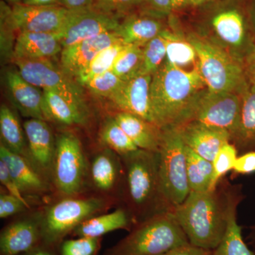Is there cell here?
I'll return each mask as SVG.
<instances>
[{"instance_id": "49", "label": "cell", "mask_w": 255, "mask_h": 255, "mask_svg": "<svg viewBox=\"0 0 255 255\" xmlns=\"http://www.w3.org/2000/svg\"><path fill=\"white\" fill-rule=\"evenodd\" d=\"M22 255H55L50 250H48V247H36L34 249L28 252L27 253H25Z\"/></svg>"}, {"instance_id": "1", "label": "cell", "mask_w": 255, "mask_h": 255, "mask_svg": "<svg viewBox=\"0 0 255 255\" xmlns=\"http://www.w3.org/2000/svg\"><path fill=\"white\" fill-rule=\"evenodd\" d=\"M206 89L197 65L187 70L164 61L151 80V108L155 125L162 129L187 123L196 99Z\"/></svg>"}, {"instance_id": "27", "label": "cell", "mask_w": 255, "mask_h": 255, "mask_svg": "<svg viewBox=\"0 0 255 255\" xmlns=\"http://www.w3.org/2000/svg\"><path fill=\"white\" fill-rule=\"evenodd\" d=\"M114 151L105 150L97 154L91 164L92 182L100 191H112L117 187L122 174V165Z\"/></svg>"}, {"instance_id": "30", "label": "cell", "mask_w": 255, "mask_h": 255, "mask_svg": "<svg viewBox=\"0 0 255 255\" xmlns=\"http://www.w3.org/2000/svg\"><path fill=\"white\" fill-rule=\"evenodd\" d=\"M188 181L191 191H209L212 181V162L196 154L186 145Z\"/></svg>"}, {"instance_id": "24", "label": "cell", "mask_w": 255, "mask_h": 255, "mask_svg": "<svg viewBox=\"0 0 255 255\" xmlns=\"http://www.w3.org/2000/svg\"><path fill=\"white\" fill-rule=\"evenodd\" d=\"M133 219L127 210L118 209L110 214L93 216L82 222L73 231L78 237L101 238L104 235L120 229H128Z\"/></svg>"}, {"instance_id": "36", "label": "cell", "mask_w": 255, "mask_h": 255, "mask_svg": "<svg viewBox=\"0 0 255 255\" xmlns=\"http://www.w3.org/2000/svg\"><path fill=\"white\" fill-rule=\"evenodd\" d=\"M238 157L237 147L234 144L228 142L221 147L212 162L214 174L209 190H215L221 178L233 170Z\"/></svg>"}, {"instance_id": "20", "label": "cell", "mask_w": 255, "mask_h": 255, "mask_svg": "<svg viewBox=\"0 0 255 255\" xmlns=\"http://www.w3.org/2000/svg\"><path fill=\"white\" fill-rule=\"evenodd\" d=\"M63 48L54 33L19 32L15 41L13 61L16 60L50 59L60 54Z\"/></svg>"}, {"instance_id": "51", "label": "cell", "mask_w": 255, "mask_h": 255, "mask_svg": "<svg viewBox=\"0 0 255 255\" xmlns=\"http://www.w3.org/2000/svg\"><path fill=\"white\" fill-rule=\"evenodd\" d=\"M250 16H251V21L253 23V27L255 30V0H253L252 3V7L251 9V13H250Z\"/></svg>"}, {"instance_id": "4", "label": "cell", "mask_w": 255, "mask_h": 255, "mask_svg": "<svg viewBox=\"0 0 255 255\" xmlns=\"http://www.w3.org/2000/svg\"><path fill=\"white\" fill-rule=\"evenodd\" d=\"M189 243L172 211H166L135 223L129 234L104 255H162Z\"/></svg>"}, {"instance_id": "54", "label": "cell", "mask_w": 255, "mask_h": 255, "mask_svg": "<svg viewBox=\"0 0 255 255\" xmlns=\"http://www.w3.org/2000/svg\"><path fill=\"white\" fill-rule=\"evenodd\" d=\"M254 238H255V233H254Z\"/></svg>"}, {"instance_id": "14", "label": "cell", "mask_w": 255, "mask_h": 255, "mask_svg": "<svg viewBox=\"0 0 255 255\" xmlns=\"http://www.w3.org/2000/svg\"><path fill=\"white\" fill-rule=\"evenodd\" d=\"M119 41H122V39L117 32L114 31L67 47L60 53V67L67 75L76 80L102 50Z\"/></svg>"}, {"instance_id": "19", "label": "cell", "mask_w": 255, "mask_h": 255, "mask_svg": "<svg viewBox=\"0 0 255 255\" xmlns=\"http://www.w3.org/2000/svg\"><path fill=\"white\" fill-rule=\"evenodd\" d=\"M177 128L184 144L211 162L221 147L231 140L229 132L196 122H189Z\"/></svg>"}, {"instance_id": "28", "label": "cell", "mask_w": 255, "mask_h": 255, "mask_svg": "<svg viewBox=\"0 0 255 255\" xmlns=\"http://www.w3.org/2000/svg\"><path fill=\"white\" fill-rule=\"evenodd\" d=\"M0 132L1 142L8 149L30 160L23 127L14 111L6 105L0 108Z\"/></svg>"}, {"instance_id": "48", "label": "cell", "mask_w": 255, "mask_h": 255, "mask_svg": "<svg viewBox=\"0 0 255 255\" xmlns=\"http://www.w3.org/2000/svg\"><path fill=\"white\" fill-rule=\"evenodd\" d=\"M22 1V4L28 6H51L60 3V0H23Z\"/></svg>"}, {"instance_id": "25", "label": "cell", "mask_w": 255, "mask_h": 255, "mask_svg": "<svg viewBox=\"0 0 255 255\" xmlns=\"http://www.w3.org/2000/svg\"><path fill=\"white\" fill-rule=\"evenodd\" d=\"M241 197L233 189L228 207V223L222 241L211 255H255L242 236V228L237 222V206Z\"/></svg>"}, {"instance_id": "33", "label": "cell", "mask_w": 255, "mask_h": 255, "mask_svg": "<svg viewBox=\"0 0 255 255\" xmlns=\"http://www.w3.org/2000/svg\"><path fill=\"white\" fill-rule=\"evenodd\" d=\"M126 46L127 45L123 42L119 41L102 50L80 74L76 81L81 85L94 77L112 70L116 60Z\"/></svg>"}, {"instance_id": "13", "label": "cell", "mask_w": 255, "mask_h": 255, "mask_svg": "<svg viewBox=\"0 0 255 255\" xmlns=\"http://www.w3.org/2000/svg\"><path fill=\"white\" fill-rule=\"evenodd\" d=\"M152 75H140L124 82L109 100L122 112L133 114L154 124L150 102Z\"/></svg>"}, {"instance_id": "22", "label": "cell", "mask_w": 255, "mask_h": 255, "mask_svg": "<svg viewBox=\"0 0 255 255\" xmlns=\"http://www.w3.org/2000/svg\"><path fill=\"white\" fill-rule=\"evenodd\" d=\"M140 150L158 152L162 129L133 114L122 112L114 117Z\"/></svg>"}, {"instance_id": "38", "label": "cell", "mask_w": 255, "mask_h": 255, "mask_svg": "<svg viewBox=\"0 0 255 255\" xmlns=\"http://www.w3.org/2000/svg\"><path fill=\"white\" fill-rule=\"evenodd\" d=\"M16 31L12 19L11 9L8 8L2 2L1 3V53L4 58H11L13 54L15 41L14 33Z\"/></svg>"}, {"instance_id": "16", "label": "cell", "mask_w": 255, "mask_h": 255, "mask_svg": "<svg viewBox=\"0 0 255 255\" xmlns=\"http://www.w3.org/2000/svg\"><path fill=\"white\" fill-rule=\"evenodd\" d=\"M211 26L224 43L236 49L246 50L247 55L255 46V43L250 38L246 15L239 8L220 10L211 18Z\"/></svg>"}, {"instance_id": "40", "label": "cell", "mask_w": 255, "mask_h": 255, "mask_svg": "<svg viewBox=\"0 0 255 255\" xmlns=\"http://www.w3.org/2000/svg\"><path fill=\"white\" fill-rule=\"evenodd\" d=\"M145 0H95L92 8L115 16L117 13L123 12L144 3Z\"/></svg>"}, {"instance_id": "23", "label": "cell", "mask_w": 255, "mask_h": 255, "mask_svg": "<svg viewBox=\"0 0 255 255\" xmlns=\"http://www.w3.org/2000/svg\"><path fill=\"white\" fill-rule=\"evenodd\" d=\"M43 110L46 121L62 125L72 127L86 122V109L55 92L43 90Z\"/></svg>"}, {"instance_id": "31", "label": "cell", "mask_w": 255, "mask_h": 255, "mask_svg": "<svg viewBox=\"0 0 255 255\" xmlns=\"http://www.w3.org/2000/svg\"><path fill=\"white\" fill-rule=\"evenodd\" d=\"M233 139L242 145L255 143V85L242 95L239 127Z\"/></svg>"}, {"instance_id": "21", "label": "cell", "mask_w": 255, "mask_h": 255, "mask_svg": "<svg viewBox=\"0 0 255 255\" xmlns=\"http://www.w3.org/2000/svg\"><path fill=\"white\" fill-rule=\"evenodd\" d=\"M0 159L7 166L23 194H39L48 189L46 182L31 160L10 150L2 142L0 145Z\"/></svg>"}, {"instance_id": "50", "label": "cell", "mask_w": 255, "mask_h": 255, "mask_svg": "<svg viewBox=\"0 0 255 255\" xmlns=\"http://www.w3.org/2000/svg\"><path fill=\"white\" fill-rule=\"evenodd\" d=\"M188 5V0H172V11H179Z\"/></svg>"}, {"instance_id": "52", "label": "cell", "mask_w": 255, "mask_h": 255, "mask_svg": "<svg viewBox=\"0 0 255 255\" xmlns=\"http://www.w3.org/2000/svg\"><path fill=\"white\" fill-rule=\"evenodd\" d=\"M209 0H188V5L193 6H200Z\"/></svg>"}, {"instance_id": "5", "label": "cell", "mask_w": 255, "mask_h": 255, "mask_svg": "<svg viewBox=\"0 0 255 255\" xmlns=\"http://www.w3.org/2000/svg\"><path fill=\"white\" fill-rule=\"evenodd\" d=\"M188 40L195 48L198 68L208 91L243 95L250 86L243 62L201 37L194 35Z\"/></svg>"}, {"instance_id": "11", "label": "cell", "mask_w": 255, "mask_h": 255, "mask_svg": "<svg viewBox=\"0 0 255 255\" xmlns=\"http://www.w3.org/2000/svg\"><path fill=\"white\" fill-rule=\"evenodd\" d=\"M72 10L62 5L28 6L16 4L11 9V19L16 31L40 32L58 35L68 22Z\"/></svg>"}, {"instance_id": "3", "label": "cell", "mask_w": 255, "mask_h": 255, "mask_svg": "<svg viewBox=\"0 0 255 255\" xmlns=\"http://www.w3.org/2000/svg\"><path fill=\"white\" fill-rule=\"evenodd\" d=\"M126 174V197L133 220L171 211L164 202L159 179V153L137 150L123 156Z\"/></svg>"}, {"instance_id": "17", "label": "cell", "mask_w": 255, "mask_h": 255, "mask_svg": "<svg viewBox=\"0 0 255 255\" xmlns=\"http://www.w3.org/2000/svg\"><path fill=\"white\" fill-rule=\"evenodd\" d=\"M5 82L10 100L23 117L46 121L43 110V90L26 81L16 68L6 72Z\"/></svg>"}, {"instance_id": "43", "label": "cell", "mask_w": 255, "mask_h": 255, "mask_svg": "<svg viewBox=\"0 0 255 255\" xmlns=\"http://www.w3.org/2000/svg\"><path fill=\"white\" fill-rule=\"evenodd\" d=\"M236 174H247L255 172V151L238 157L233 168Z\"/></svg>"}, {"instance_id": "35", "label": "cell", "mask_w": 255, "mask_h": 255, "mask_svg": "<svg viewBox=\"0 0 255 255\" xmlns=\"http://www.w3.org/2000/svg\"><path fill=\"white\" fill-rule=\"evenodd\" d=\"M166 60V47L161 33L142 46V63L140 75H153Z\"/></svg>"}, {"instance_id": "6", "label": "cell", "mask_w": 255, "mask_h": 255, "mask_svg": "<svg viewBox=\"0 0 255 255\" xmlns=\"http://www.w3.org/2000/svg\"><path fill=\"white\" fill-rule=\"evenodd\" d=\"M158 153L161 194L172 211L184 202L191 191L187 177L186 145L177 128L162 129Z\"/></svg>"}, {"instance_id": "8", "label": "cell", "mask_w": 255, "mask_h": 255, "mask_svg": "<svg viewBox=\"0 0 255 255\" xmlns=\"http://www.w3.org/2000/svg\"><path fill=\"white\" fill-rule=\"evenodd\" d=\"M85 173L86 160L78 137L70 132L60 134L51 167L55 188L64 196H77L83 187Z\"/></svg>"}, {"instance_id": "34", "label": "cell", "mask_w": 255, "mask_h": 255, "mask_svg": "<svg viewBox=\"0 0 255 255\" xmlns=\"http://www.w3.org/2000/svg\"><path fill=\"white\" fill-rule=\"evenodd\" d=\"M142 63V46L127 45L119 55L112 71L124 81L139 75Z\"/></svg>"}, {"instance_id": "41", "label": "cell", "mask_w": 255, "mask_h": 255, "mask_svg": "<svg viewBox=\"0 0 255 255\" xmlns=\"http://www.w3.org/2000/svg\"><path fill=\"white\" fill-rule=\"evenodd\" d=\"M29 207L27 202L10 194L0 195V218L6 219L18 213L22 212Z\"/></svg>"}, {"instance_id": "18", "label": "cell", "mask_w": 255, "mask_h": 255, "mask_svg": "<svg viewBox=\"0 0 255 255\" xmlns=\"http://www.w3.org/2000/svg\"><path fill=\"white\" fill-rule=\"evenodd\" d=\"M29 159L37 168L51 172L55 142L46 121L28 119L23 124Z\"/></svg>"}, {"instance_id": "39", "label": "cell", "mask_w": 255, "mask_h": 255, "mask_svg": "<svg viewBox=\"0 0 255 255\" xmlns=\"http://www.w3.org/2000/svg\"><path fill=\"white\" fill-rule=\"evenodd\" d=\"M101 238L78 237L63 241L61 255H95L100 248Z\"/></svg>"}, {"instance_id": "37", "label": "cell", "mask_w": 255, "mask_h": 255, "mask_svg": "<svg viewBox=\"0 0 255 255\" xmlns=\"http://www.w3.org/2000/svg\"><path fill=\"white\" fill-rule=\"evenodd\" d=\"M125 82L110 70L87 80L82 84L81 86L86 88L93 95L109 99L121 88Z\"/></svg>"}, {"instance_id": "7", "label": "cell", "mask_w": 255, "mask_h": 255, "mask_svg": "<svg viewBox=\"0 0 255 255\" xmlns=\"http://www.w3.org/2000/svg\"><path fill=\"white\" fill-rule=\"evenodd\" d=\"M75 196H66L50 206L41 216V239L44 246L59 244L67 235L107 205L102 198Z\"/></svg>"}, {"instance_id": "12", "label": "cell", "mask_w": 255, "mask_h": 255, "mask_svg": "<svg viewBox=\"0 0 255 255\" xmlns=\"http://www.w3.org/2000/svg\"><path fill=\"white\" fill-rule=\"evenodd\" d=\"M120 22L117 17L89 9L72 11L65 27L58 33L63 48L105 33L117 31Z\"/></svg>"}, {"instance_id": "44", "label": "cell", "mask_w": 255, "mask_h": 255, "mask_svg": "<svg viewBox=\"0 0 255 255\" xmlns=\"http://www.w3.org/2000/svg\"><path fill=\"white\" fill-rule=\"evenodd\" d=\"M211 254H212V251L203 249L189 243V244L174 248L162 255H211Z\"/></svg>"}, {"instance_id": "47", "label": "cell", "mask_w": 255, "mask_h": 255, "mask_svg": "<svg viewBox=\"0 0 255 255\" xmlns=\"http://www.w3.org/2000/svg\"><path fill=\"white\" fill-rule=\"evenodd\" d=\"M95 0H60V4L72 11L92 7Z\"/></svg>"}, {"instance_id": "29", "label": "cell", "mask_w": 255, "mask_h": 255, "mask_svg": "<svg viewBox=\"0 0 255 255\" xmlns=\"http://www.w3.org/2000/svg\"><path fill=\"white\" fill-rule=\"evenodd\" d=\"M161 34L165 43L166 62L182 68L191 64H197L195 48L189 40L167 29H164Z\"/></svg>"}, {"instance_id": "45", "label": "cell", "mask_w": 255, "mask_h": 255, "mask_svg": "<svg viewBox=\"0 0 255 255\" xmlns=\"http://www.w3.org/2000/svg\"><path fill=\"white\" fill-rule=\"evenodd\" d=\"M152 12L158 15H169L172 11V0H145Z\"/></svg>"}, {"instance_id": "46", "label": "cell", "mask_w": 255, "mask_h": 255, "mask_svg": "<svg viewBox=\"0 0 255 255\" xmlns=\"http://www.w3.org/2000/svg\"><path fill=\"white\" fill-rule=\"evenodd\" d=\"M243 65L248 83L255 85V45L243 60Z\"/></svg>"}, {"instance_id": "42", "label": "cell", "mask_w": 255, "mask_h": 255, "mask_svg": "<svg viewBox=\"0 0 255 255\" xmlns=\"http://www.w3.org/2000/svg\"><path fill=\"white\" fill-rule=\"evenodd\" d=\"M0 182H1L3 187L6 188L9 194L16 196V197L21 199V201L27 202L24 196H23L22 191L18 187L17 183L10 173L7 166L5 164L4 161L1 159H0Z\"/></svg>"}, {"instance_id": "15", "label": "cell", "mask_w": 255, "mask_h": 255, "mask_svg": "<svg viewBox=\"0 0 255 255\" xmlns=\"http://www.w3.org/2000/svg\"><path fill=\"white\" fill-rule=\"evenodd\" d=\"M41 216L20 219L8 225L0 235L1 255H22L39 246Z\"/></svg>"}, {"instance_id": "53", "label": "cell", "mask_w": 255, "mask_h": 255, "mask_svg": "<svg viewBox=\"0 0 255 255\" xmlns=\"http://www.w3.org/2000/svg\"><path fill=\"white\" fill-rule=\"evenodd\" d=\"M9 2L14 3V4H19V1H23V0H7Z\"/></svg>"}, {"instance_id": "32", "label": "cell", "mask_w": 255, "mask_h": 255, "mask_svg": "<svg viewBox=\"0 0 255 255\" xmlns=\"http://www.w3.org/2000/svg\"><path fill=\"white\" fill-rule=\"evenodd\" d=\"M100 137L110 150L122 157L139 150L114 118L106 121L101 130Z\"/></svg>"}, {"instance_id": "9", "label": "cell", "mask_w": 255, "mask_h": 255, "mask_svg": "<svg viewBox=\"0 0 255 255\" xmlns=\"http://www.w3.org/2000/svg\"><path fill=\"white\" fill-rule=\"evenodd\" d=\"M242 96L233 92L214 93L207 89L196 99L189 122H196L236 135L241 119ZM187 124V123H186Z\"/></svg>"}, {"instance_id": "2", "label": "cell", "mask_w": 255, "mask_h": 255, "mask_svg": "<svg viewBox=\"0 0 255 255\" xmlns=\"http://www.w3.org/2000/svg\"><path fill=\"white\" fill-rule=\"evenodd\" d=\"M233 189L191 191L184 202L172 212L190 244L214 251L222 241L228 223Z\"/></svg>"}, {"instance_id": "26", "label": "cell", "mask_w": 255, "mask_h": 255, "mask_svg": "<svg viewBox=\"0 0 255 255\" xmlns=\"http://www.w3.org/2000/svg\"><path fill=\"white\" fill-rule=\"evenodd\" d=\"M164 29L160 21L155 18L132 16L120 23L117 32L124 44L144 46Z\"/></svg>"}, {"instance_id": "10", "label": "cell", "mask_w": 255, "mask_h": 255, "mask_svg": "<svg viewBox=\"0 0 255 255\" xmlns=\"http://www.w3.org/2000/svg\"><path fill=\"white\" fill-rule=\"evenodd\" d=\"M18 73L26 81L43 90L60 94L70 102L86 109L81 85L50 59L14 60Z\"/></svg>"}]
</instances>
